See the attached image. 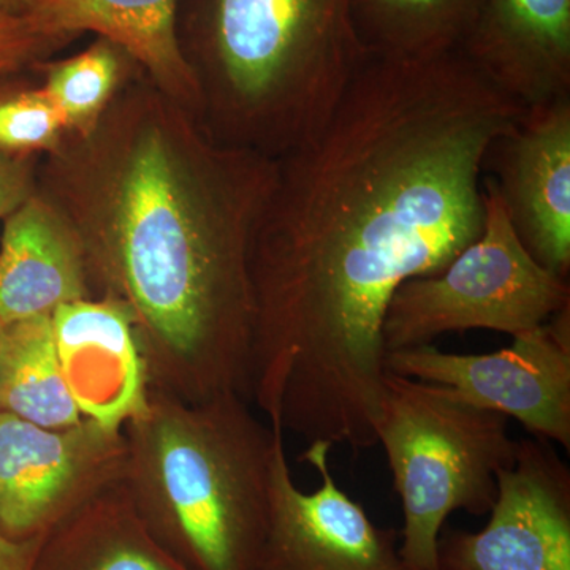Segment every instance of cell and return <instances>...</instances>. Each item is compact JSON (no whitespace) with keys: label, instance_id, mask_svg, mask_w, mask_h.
<instances>
[{"label":"cell","instance_id":"ffe728a7","mask_svg":"<svg viewBox=\"0 0 570 570\" xmlns=\"http://www.w3.org/2000/svg\"><path fill=\"white\" fill-rule=\"evenodd\" d=\"M66 132L61 115L43 89L0 91V154L59 153Z\"/></svg>","mask_w":570,"mask_h":570},{"label":"cell","instance_id":"8fae6325","mask_svg":"<svg viewBox=\"0 0 570 570\" xmlns=\"http://www.w3.org/2000/svg\"><path fill=\"white\" fill-rule=\"evenodd\" d=\"M482 174L543 268L570 273V97L528 108L491 142Z\"/></svg>","mask_w":570,"mask_h":570},{"label":"cell","instance_id":"ac0fdd59","mask_svg":"<svg viewBox=\"0 0 570 570\" xmlns=\"http://www.w3.org/2000/svg\"><path fill=\"white\" fill-rule=\"evenodd\" d=\"M483 0H352L367 58L423 59L460 51Z\"/></svg>","mask_w":570,"mask_h":570},{"label":"cell","instance_id":"ba28073f","mask_svg":"<svg viewBox=\"0 0 570 570\" xmlns=\"http://www.w3.org/2000/svg\"><path fill=\"white\" fill-rule=\"evenodd\" d=\"M124 430L82 417L45 428L0 412V532L45 538L75 510L126 478Z\"/></svg>","mask_w":570,"mask_h":570},{"label":"cell","instance_id":"cb8c5ba5","mask_svg":"<svg viewBox=\"0 0 570 570\" xmlns=\"http://www.w3.org/2000/svg\"><path fill=\"white\" fill-rule=\"evenodd\" d=\"M0 2L6 3V6L11 7V9L22 11V6H24V0H0Z\"/></svg>","mask_w":570,"mask_h":570},{"label":"cell","instance_id":"7a4b0ae2","mask_svg":"<svg viewBox=\"0 0 570 570\" xmlns=\"http://www.w3.org/2000/svg\"><path fill=\"white\" fill-rule=\"evenodd\" d=\"M77 214L89 279L132 318L149 389L184 403H250V243L276 160L213 145L142 108L99 124Z\"/></svg>","mask_w":570,"mask_h":570},{"label":"cell","instance_id":"52a82bcc","mask_svg":"<svg viewBox=\"0 0 570 570\" xmlns=\"http://www.w3.org/2000/svg\"><path fill=\"white\" fill-rule=\"evenodd\" d=\"M490 354L434 344L385 354V370L442 385L453 396L517 420L532 438L570 450V306Z\"/></svg>","mask_w":570,"mask_h":570},{"label":"cell","instance_id":"7c38bea8","mask_svg":"<svg viewBox=\"0 0 570 570\" xmlns=\"http://www.w3.org/2000/svg\"><path fill=\"white\" fill-rule=\"evenodd\" d=\"M51 324L59 365L82 417L122 430L145 407L149 390L126 307L92 296L58 307Z\"/></svg>","mask_w":570,"mask_h":570},{"label":"cell","instance_id":"d6986e66","mask_svg":"<svg viewBox=\"0 0 570 570\" xmlns=\"http://www.w3.org/2000/svg\"><path fill=\"white\" fill-rule=\"evenodd\" d=\"M132 62L115 41L99 37L85 51L45 67L41 89L61 115L67 132L81 140L96 132Z\"/></svg>","mask_w":570,"mask_h":570},{"label":"cell","instance_id":"5b68a950","mask_svg":"<svg viewBox=\"0 0 570 570\" xmlns=\"http://www.w3.org/2000/svg\"><path fill=\"white\" fill-rule=\"evenodd\" d=\"M376 442L387 455L404 512L400 554L407 570H438L445 520L490 513L498 474L515 463L509 419L464 403L442 385L385 371Z\"/></svg>","mask_w":570,"mask_h":570},{"label":"cell","instance_id":"9a60e30c","mask_svg":"<svg viewBox=\"0 0 570 570\" xmlns=\"http://www.w3.org/2000/svg\"><path fill=\"white\" fill-rule=\"evenodd\" d=\"M179 0H24L22 13L66 43L82 32L115 41L165 92L194 102L202 82L178 37Z\"/></svg>","mask_w":570,"mask_h":570},{"label":"cell","instance_id":"6da1fadb","mask_svg":"<svg viewBox=\"0 0 570 570\" xmlns=\"http://www.w3.org/2000/svg\"><path fill=\"white\" fill-rule=\"evenodd\" d=\"M523 111L460 51L367 58L325 126L275 159L249 255L250 403L272 425L377 445L390 298L482 234L483 157Z\"/></svg>","mask_w":570,"mask_h":570},{"label":"cell","instance_id":"e0dca14e","mask_svg":"<svg viewBox=\"0 0 570 570\" xmlns=\"http://www.w3.org/2000/svg\"><path fill=\"white\" fill-rule=\"evenodd\" d=\"M0 412L45 428L81 422L59 365L51 316L0 322Z\"/></svg>","mask_w":570,"mask_h":570},{"label":"cell","instance_id":"9c48e42d","mask_svg":"<svg viewBox=\"0 0 570 570\" xmlns=\"http://www.w3.org/2000/svg\"><path fill=\"white\" fill-rule=\"evenodd\" d=\"M438 570H570V469L543 439H520L498 474L483 530L439 535Z\"/></svg>","mask_w":570,"mask_h":570},{"label":"cell","instance_id":"4fadbf2b","mask_svg":"<svg viewBox=\"0 0 570 570\" xmlns=\"http://www.w3.org/2000/svg\"><path fill=\"white\" fill-rule=\"evenodd\" d=\"M460 52L524 110L570 97V0H483Z\"/></svg>","mask_w":570,"mask_h":570},{"label":"cell","instance_id":"2e32d148","mask_svg":"<svg viewBox=\"0 0 570 570\" xmlns=\"http://www.w3.org/2000/svg\"><path fill=\"white\" fill-rule=\"evenodd\" d=\"M32 570H187L154 539L122 483L52 528Z\"/></svg>","mask_w":570,"mask_h":570},{"label":"cell","instance_id":"30bf717a","mask_svg":"<svg viewBox=\"0 0 570 570\" xmlns=\"http://www.w3.org/2000/svg\"><path fill=\"white\" fill-rule=\"evenodd\" d=\"M285 434L276 441L269 485L268 531L257 570H407L400 554V534L381 528L365 508L337 485L326 444L306 445L321 485L299 490L285 453Z\"/></svg>","mask_w":570,"mask_h":570},{"label":"cell","instance_id":"277c9868","mask_svg":"<svg viewBox=\"0 0 570 570\" xmlns=\"http://www.w3.org/2000/svg\"><path fill=\"white\" fill-rule=\"evenodd\" d=\"M178 37L228 145L269 159L325 126L367 59L352 0H179Z\"/></svg>","mask_w":570,"mask_h":570},{"label":"cell","instance_id":"44dd1931","mask_svg":"<svg viewBox=\"0 0 570 570\" xmlns=\"http://www.w3.org/2000/svg\"><path fill=\"white\" fill-rule=\"evenodd\" d=\"M58 45L62 41L47 36L31 17L0 2V78L37 61Z\"/></svg>","mask_w":570,"mask_h":570},{"label":"cell","instance_id":"5bb4252c","mask_svg":"<svg viewBox=\"0 0 570 570\" xmlns=\"http://www.w3.org/2000/svg\"><path fill=\"white\" fill-rule=\"evenodd\" d=\"M85 247L62 209L33 194L3 220L0 322L52 316L92 298Z\"/></svg>","mask_w":570,"mask_h":570},{"label":"cell","instance_id":"7402d4cb","mask_svg":"<svg viewBox=\"0 0 570 570\" xmlns=\"http://www.w3.org/2000/svg\"><path fill=\"white\" fill-rule=\"evenodd\" d=\"M36 194L32 157L0 154V220Z\"/></svg>","mask_w":570,"mask_h":570},{"label":"cell","instance_id":"3957f363","mask_svg":"<svg viewBox=\"0 0 570 570\" xmlns=\"http://www.w3.org/2000/svg\"><path fill=\"white\" fill-rule=\"evenodd\" d=\"M122 430V485L154 539L187 570H257L284 431L239 395L190 404L153 389Z\"/></svg>","mask_w":570,"mask_h":570},{"label":"cell","instance_id":"8992f818","mask_svg":"<svg viewBox=\"0 0 570 570\" xmlns=\"http://www.w3.org/2000/svg\"><path fill=\"white\" fill-rule=\"evenodd\" d=\"M485 225L434 275L412 277L390 298L385 352L433 344L469 330L519 336L570 306V283L535 261L510 223L497 186L482 174Z\"/></svg>","mask_w":570,"mask_h":570},{"label":"cell","instance_id":"603a6c76","mask_svg":"<svg viewBox=\"0 0 570 570\" xmlns=\"http://www.w3.org/2000/svg\"><path fill=\"white\" fill-rule=\"evenodd\" d=\"M41 540H13L0 532V570H32Z\"/></svg>","mask_w":570,"mask_h":570}]
</instances>
